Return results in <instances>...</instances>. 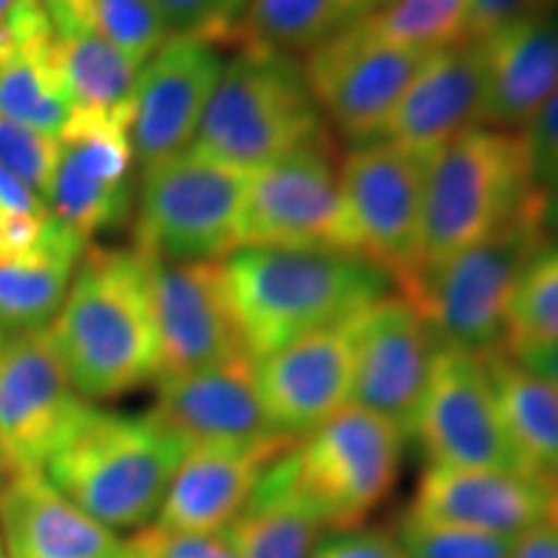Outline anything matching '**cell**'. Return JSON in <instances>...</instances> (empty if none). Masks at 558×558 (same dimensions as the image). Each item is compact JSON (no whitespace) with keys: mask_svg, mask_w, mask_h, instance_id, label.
I'll list each match as a JSON object with an SVG mask.
<instances>
[{"mask_svg":"<svg viewBox=\"0 0 558 558\" xmlns=\"http://www.w3.org/2000/svg\"><path fill=\"white\" fill-rule=\"evenodd\" d=\"M484 128L522 135L558 86V5L481 37Z\"/></svg>","mask_w":558,"mask_h":558,"instance_id":"603a6c76","label":"cell"},{"mask_svg":"<svg viewBox=\"0 0 558 558\" xmlns=\"http://www.w3.org/2000/svg\"><path fill=\"white\" fill-rule=\"evenodd\" d=\"M222 65L215 45L169 39L140 68L130 104V143L140 171L192 148Z\"/></svg>","mask_w":558,"mask_h":558,"instance_id":"2e32d148","label":"cell"},{"mask_svg":"<svg viewBox=\"0 0 558 558\" xmlns=\"http://www.w3.org/2000/svg\"><path fill=\"white\" fill-rule=\"evenodd\" d=\"M251 171L184 150L143 171L135 251L153 262H222L241 248Z\"/></svg>","mask_w":558,"mask_h":558,"instance_id":"52a82bcc","label":"cell"},{"mask_svg":"<svg viewBox=\"0 0 558 558\" xmlns=\"http://www.w3.org/2000/svg\"><path fill=\"white\" fill-rule=\"evenodd\" d=\"M47 333L81 399H117L158 380L150 262L135 248H88Z\"/></svg>","mask_w":558,"mask_h":558,"instance_id":"7a4b0ae2","label":"cell"},{"mask_svg":"<svg viewBox=\"0 0 558 558\" xmlns=\"http://www.w3.org/2000/svg\"><path fill=\"white\" fill-rule=\"evenodd\" d=\"M73 104L58 65L54 37L0 54V117L60 137Z\"/></svg>","mask_w":558,"mask_h":558,"instance_id":"f1b7e54d","label":"cell"},{"mask_svg":"<svg viewBox=\"0 0 558 558\" xmlns=\"http://www.w3.org/2000/svg\"><path fill=\"white\" fill-rule=\"evenodd\" d=\"M409 514L437 525L520 538L543 522L558 520V488L518 471L429 465Z\"/></svg>","mask_w":558,"mask_h":558,"instance_id":"d6986e66","label":"cell"},{"mask_svg":"<svg viewBox=\"0 0 558 558\" xmlns=\"http://www.w3.org/2000/svg\"><path fill=\"white\" fill-rule=\"evenodd\" d=\"M484 362L522 465L558 488V388L507 349L486 354Z\"/></svg>","mask_w":558,"mask_h":558,"instance_id":"4316f807","label":"cell"},{"mask_svg":"<svg viewBox=\"0 0 558 558\" xmlns=\"http://www.w3.org/2000/svg\"><path fill=\"white\" fill-rule=\"evenodd\" d=\"M512 357H518L522 365L533 369V373L543 375V378L550 380L558 388V344L543 347V349H527V352H518L512 354Z\"/></svg>","mask_w":558,"mask_h":558,"instance_id":"ee69618b","label":"cell"},{"mask_svg":"<svg viewBox=\"0 0 558 558\" xmlns=\"http://www.w3.org/2000/svg\"><path fill=\"white\" fill-rule=\"evenodd\" d=\"M313 558H409L399 535L375 527H344L320 538Z\"/></svg>","mask_w":558,"mask_h":558,"instance_id":"ab89813d","label":"cell"},{"mask_svg":"<svg viewBox=\"0 0 558 558\" xmlns=\"http://www.w3.org/2000/svg\"><path fill=\"white\" fill-rule=\"evenodd\" d=\"M407 437L349 403L288 450L292 478L329 530L354 527L388 497Z\"/></svg>","mask_w":558,"mask_h":558,"instance_id":"ba28073f","label":"cell"},{"mask_svg":"<svg viewBox=\"0 0 558 558\" xmlns=\"http://www.w3.org/2000/svg\"><path fill=\"white\" fill-rule=\"evenodd\" d=\"M486 65L481 39L432 50L390 117L386 137L435 156L465 132L484 128Z\"/></svg>","mask_w":558,"mask_h":558,"instance_id":"ffe728a7","label":"cell"},{"mask_svg":"<svg viewBox=\"0 0 558 558\" xmlns=\"http://www.w3.org/2000/svg\"><path fill=\"white\" fill-rule=\"evenodd\" d=\"M86 251L81 233L52 218L37 246L0 264V339L50 329Z\"/></svg>","mask_w":558,"mask_h":558,"instance_id":"d4e9b609","label":"cell"},{"mask_svg":"<svg viewBox=\"0 0 558 558\" xmlns=\"http://www.w3.org/2000/svg\"><path fill=\"white\" fill-rule=\"evenodd\" d=\"M522 143L535 190L546 194L558 181V86L522 132Z\"/></svg>","mask_w":558,"mask_h":558,"instance_id":"f35d334b","label":"cell"},{"mask_svg":"<svg viewBox=\"0 0 558 558\" xmlns=\"http://www.w3.org/2000/svg\"><path fill=\"white\" fill-rule=\"evenodd\" d=\"M367 3H369V5H373V9H375V13H378V11H383V9H388V5H390V3H393V0H367Z\"/></svg>","mask_w":558,"mask_h":558,"instance_id":"7dc6e473","label":"cell"},{"mask_svg":"<svg viewBox=\"0 0 558 558\" xmlns=\"http://www.w3.org/2000/svg\"><path fill=\"white\" fill-rule=\"evenodd\" d=\"M0 558H9V556H5V550H3V543H0Z\"/></svg>","mask_w":558,"mask_h":558,"instance_id":"681fc988","label":"cell"},{"mask_svg":"<svg viewBox=\"0 0 558 558\" xmlns=\"http://www.w3.org/2000/svg\"><path fill=\"white\" fill-rule=\"evenodd\" d=\"M288 450L264 471L248 505L220 533L239 558H313L329 530L295 486Z\"/></svg>","mask_w":558,"mask_h":558,"instance_id":"484cf974","label":"cell"},{"mask_svg":"<svg viewBox=\"0 0 558 558\" xmlns=\"http://www.w3.org/2000/svg\"><path fill=\"white\" fill-rule=\"evenodd\" d=\"M411 437L439 469L527 473L507 435L486 362L476 354L437 349Z\"/></svg>","mask_w":558,"mask_h":558,"instance_id":"7c38bea8","label":"cell"},{"mask_svg":"<svg viewBox=\"0 0 558 558\" xmlns=\"http://www.w3.org/2000/svg\"><path fill=\"white\" fill-rule=\"evenodd\" d=\"M509 558H558V520H548L520 535Z\"/></svg>","mask_w":558,"mask_h":558,"instance_id":"7bdbcfd3","label":"cell"},{"mask_svg":"<svg viewBox=\"0 0 558 558\" xmlns=\"http://www.w3.org/2000/svg\"><path fill=\"white\" fill-rule=\"evenodd\" d=\"M39 5L50 19L54 37H70L90 26V0H39Z\"/></svg>","mask_w":558,"mask_h":558,"instance_id":"b9f144b4","label":"cell"},{"mask_svg":"<svg viewBox=\"0 0 558 558\" xmlns=\"http://www.w3.org/2000/svg\"><path fill=\"white\" fill-rule=\"evenodd\" d=\"M19 473L21 471L16 469V463H13L9 452H5L3 445H0V505H3L5 492H9L11 484H13V481H16Z\"/></svg>","mask_w":558,"mask_h":558,"instance_id":"bcb514c9","label":"cell"},{"mask_svg":"<svg viewBox=\"0 0 558 558\" xmlns=\"http://www.w3.org/2000/svg\"><path fill=\"white\" fill-rule=\"evenodd\" d=\"M354 318L308 333L254 362L256 390L277 437L298 442L349 407Z\"/></svg>","mask_w":558,"mask_h":558,"instance_id":"ac0fdd59","label":"cell"},{"mask_svg":"<svg viewBox=\"0 0 558 558\" xmlns=\"http://www.w3.org/2000/svg\"><path fill=\"white\" fill-rule=\"evenodd\" d=\"M469 9L471 0H393L369 21L383 37L432 52L465 39Z\"/></svg>","mask_w":558,"mask_h":558,"instance_id":"1f68e13d","label":"cell"},{"mask_svg":"<svg viewBox=\"0 0 558 558\" xmlns=\"http://www.w3.org/2000/svg\"><path fill=\"white\" fill-rule=\"evenodd\" d=\"M11 3H13V0H0V19H3V13L9 11Z\"/></svg>","mask_w":558,"mask_h":558,"instance_id":"c3c4849f","label":"cell"},{"mask_svg":"<svg viewBox=\"0 0 558 558\" xmlns=\"http://www.w3.org/2000/svg\"><path fill=\"white\" fill-rule=\"evenodd\" d=\"M54 50L73 111L122 117L130 122L137 65H132L94 26L70 37H54Z\"/></svg>","mask_w":558,"mask_h":558,"instance_id":"f546056e","label":"cell"},{"mask_svg":"<svg viewBox=\"0 0 558 558\" xmlns=\"http://www.w3.org/2000/svg\"><path fill=\"white\" fill-rule=\"evenodd\" d=\"M50 220L47 202L0 166V264L37 246Z\"/></svg>","mask_w":558,"mask_h":558,"instance_id":"e575fe53","label":"cell"},{"mask_svg":"<svg viewBox=\"0 0 558 558\" xmlns=\"http://www.w3.org/2000/svg\"><path fill=\"white\" fill-rule=\"evenodd\" d=\"M427 54L383 37L367 19L308 54L303 65L324 120L360 148L386 137L390 117Z\"/></svg>","mask_w":558,"mask_h":558,"instance_id":"30bf717a","label":"cell"},{"mask_svg":"<svg viewBox=\"0 0 558 558\" xmlns=\"http://www.w3.org/2000/svg\"><path fill=\"white\" fill-rule=\"evenodd\" d=\"M295 442L192 445L173 473L156 525L179 533H222L248 505L275 460Z\"/></svg>","mask_w":558,"mask_h":558,"instance_id":"7402d4cb","label":"cell"},{"mask_svg":"<svg viewBox=\"0 0 558 558\" xmlns=\"http://www.w3.org/2000/svg\"><path fill=\"white\" fill-rule=\"evenodd\" d=\"M153 416L186 448L251 445L277 437L256 390L254 362L230 360L197 373L160 375Z\"/></svg>","mask_w":558,"mask_h":558,"instance_id":"44dd1931","label":"cell"},{"mask_svg":"<svg viewBox=\"0 0 558 558\" xmlns=\"http://www.w3.org/2000/svg\"><path fill=\"white\" fill-rule=\"evenodd\" d=\"M90 26L137 68L171 39L156 0H90Z\"/></svg>","mask_w":558,"mask_h":558,"instance_id":"d6a6232c","label":"cell"},{"mask_svg":"<svg viewBox=\"0 0 558 558\" xmlns=\"http://www.w3.org/2000/svg\"><path fill=\"white\" fill-rule=\"evenodd\" d=\"M241 246L360 254L329 145H308L251 171L241 218Z\"/></svg>","mask_w":558,"mask_h":558,"instance_id":"9c48e42d","label":"cell"},{"mask_svg":"<svg viewBox=\"0 0 558 558\" xmlns=\"http://www.w3.org/2000/svg\"><path fill=\"white\" fill-rule=\"evenodd\" d=\"M354 369L349 403L378 414L411 439L437 341L411 300L386 295L352 324Z\"/></svg>","mask_w":558,"mask_h":558,"instance_id":"4fadbf2b","label":"cell"},{"mask_svg":"<svg viewBox=\"0 0 558 558\" xmlns=\"http://www.w3.org/2000/svg\"><path fill=\"white\" fill-rule=\"evenodd\" d=\"M399 541L409 558H509L514 541L507 535L481 533V530L437 525L407 514Z\"/></svg>","mask_w":558,"mask_h":558,"instance_id":"836d02e7","label":"cell"},{"mask_svg":"<svg viewBox=\"0 0 558 558\" xmlns=\"http://www.w3.org/2000/svg\"><path fill=\"white\" fill-rule=\"evenodd\" d=\"M60 158V137L0 117V166L47 199Z\"/></svg>","mask_w":558,"mask_h":558,"instance_id":"d590c367","label":"cell"},{"mask_svg":"<svg viewBox=\"0 0 558 558\" xmlns=\"http://www.w3.org/2000/svg\"><path fill=\"white\" fill-rule=\"evenodd\" d=\"M130 546L137 558H239L220 533H179L158 525L140 530Z\"/></svg>","mask_w":558,"mask_h":558,"instance_id":"74e56055","label":"cell"},{"mask_svg":"<svg viewBox=\"0 0 558 558\" xmlns=\"http://www.w3.org/2000/svg\"><path fill=\"white\" fill-rule=\"evenodd\" d=\"M9 558H137L130 541L68 501L41 471L19 473L0 505Z\"/></svg>","mask_w":558,"mask_h":558,"instance_id":"cb8c5ba5","label":"cell"},{"mask_svg":"<svg viewBox=\"0 0 558 558\" xmlns=\"http://www.w3.org/2000/svg\"><path fill=\"white\" fill-rule=\"evenodd\" d=\"M546 246L541 197L497 233L450 256L401 292L427 320L439 349L486 357L505 347L509 303L530 262Z\"/></svg>","mask_w":558,"mask_h":558,"instance_id":"8992f818","label":"cell"},{"mask_svg":"<svg viewBox=\"0 0 558 558\" xmlns=\"http://www.w3.org/2000/svg\"><path fill=\"white\" fill-rule=\"evenodd\" d=\"M373 13L367 0H248L233 39L300 60Z\"/></svg>","mask_w":558,"mask_h":558,"instance_id":"83f0119b","label":"cell"},{"mask_svg":"<svg viewBox=\"0 0 558 558\" xmlns=\"http://www.w3.org/2000/svg\"><path fill=\"white\" fill-rule=\"evenodd\" d=\"M220 264L251 362L347 324L393 292V277L354 251L241 246Z\"/></svg>","mask_w":558,"mask_h":558,"instance_id":"6da1fadb","label":"cell"},{"mask_svg":"<svg viewBox=\"0 0 558 558\" xmlns=\"http://www.w3.org/2000/svg\"><path fill=\"white\" fill-rule=\"evenodd\" d=\"M432 158L378 140L349 150L339 169L360 254L386 269L401 288L411 282L418 264Z\"/></svg>","mask_w":558,"mask_h":558,"instance_id":"8fae6325","label":"cell"},{"mask_svg":"<svg viewBox=\"0 0 558 558\" xmlns=\"http://www.w3.org/2000/svg\"><path fill=\"white\" fill-rule=\"evenodd\" d=\"M148 262L160 375L197 373L246 357L220 262Z\"/></svg>","mask_w":558,"mask_h":558,"instance_id":"e0dca14e","label":"cell"},{"mask_svg":"<svg viewBox=\"0 0 558 558\" xmlns=\"http://www.w3.org/2000/svg\"><path fill=\"white\" fill-rule=\"evenodd\" d=\"M186 445L153 414L122 416L90 407L45 463L68 501L109 530L156 518Z\"/></svg>","mask_w":558,"mask_h":558,"instance_id":"3957f363","label":"cell"},{"mask_svg":"<svg viewBox=\"0 0 558 558\" xmlns=\"http://www.w3.org/2000/svg\"><path fill=\"white\" fill-rule=\"evenodd\" d=\"M541 197L518 132L476 128L452 140L432 158L422 246L411 282L497 233Z\"/></svg>","mask_w":558,"mask_h":558,"instance_id":"5b68a950","label":"cell"},{"mask_svg":"<svg viewBox=\"0 0 558 558\" xmlns=\"http://www.w3.org/2000/svg\"><path fill=\"white\" fill-rule=\"evenodd\" d=\"M318 143H326V120L303 60L239 45L222 65L192 148L256 171Z\"/></svg>","mask_w":558,"mask_h":558,"instance_id":"277c9868","label":"cell"},{"mask_svg":"<svg viewBox=\"0 0 558 558\" xmlns=\"http://www.w3.org/2000/svg\"><path fill=\"white\" fill-rule=\"evenodd\" d=\"M86 409L47 329L0 339V445L21 473L45 471Z\"/></svg>","mask_w":558,"mask_h":558,"instance_id":"5bb4252c","label":"cell"},{"mask_svg":"<svg viewBox=\"0 0 558 558\" xmlns=\"http://www.w3.org/2000/svg\"><path fill=\"white\" fill-rule=\"evenodd\" d=\"M130 122L122 117L73 111L60 132V158L47 207L90 241L128 220L132 207Z\"/></svg>","mask_w":558,"mask_h":558,"instance_id":"9a60e30c","label":"cell"},{"mask_svg":"<svg viewBox=\"0 0 558 558\" xmlns=\"http://www.w3.org/2000/svg\"><path fill=\"white\" fill-rule=\"evenodd\" d=\"M558 5V0H471L465 37L481 39L486 34L512 24V21L535 16Z\"/></svg>","mask_w":558,"mask_h":558,"instance_id":"60d3db41","label":"cell"},{"mask_svg":"<svg viewBox=\"0 0 558 558\" xmlns=\"http://www.w3.org/2000/svg\"><path fill=\"white\" fill-rule=\"evenodd\" d=\"M543 220H546L548 235L558 239V181L543 194Z\"/></svg>","mask_w":558,"mask_h":558,"instance_id":"f6af8a7d","label":"cell"},{"mask_svg":"<svg viewBox=\"0 0 558 558\" xmlns=\"http://www.w3.org/2000/svg\"><path fill=\"white\" fill-rule=\"evenodd\" d=\"M171 39L233 41L248 0H156Z\"/></svg>","mask_w":558,"mask_h":558,"instance_id":"8d00e7d4","label":"cell"},{"mask_svg":"<svg viewBox=\"0 0 558 558\" xmlns=\"http://www.w3.org/2000/svg\"><path fill=\"white\" fill-rule=\"evenodd\" d=\"M558 344V246H546L530 262L507 313L509 354Z\"/></svg>","mask_w":558,"mask_h":558,"instance_id":"4dcf8cb0","label":"cell"}]
</instances>
